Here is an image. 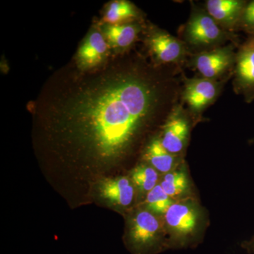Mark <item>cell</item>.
Listing matches in <instances>:
<instances>
[{"label": "cell", "instance_id": "cell-3", "mask_svg": "<svg viewBox=\"0 0 254 254\" xmlns=\"http://www.w3.org/2000/svg\"><path fill=\"white\" fill-rule=\"evenodd\" d=\"M222 31L210 15L196 13L187 25V38L194 46H209L218 41Z\"/></svg>", "mask_w": 254, "mask_h": 254}, {"label": "cell", "instance_id": "cell-7", "mask_svg": "<svg viewBox=\"0 0 254 254\" xmlns=\"http://www.w3.org/2000/svg\"><path fill=\"white\" fill-rule=\"evenodd\" d=\"M148 44L152 53L162 63H173L183 55L181 42L165 32H157L152 35Z\"/></svg>", "mask_w": 254, "mask_h": 254}, {"label": "cell", "instance_id": "cell-1", "mask_svg": "<svg viewBox=\"0 0 254 254\" xmlns=\"http://www.w3.org/2000/svg\"><path fill=\"white\" fill-rule=\"evenodd\" d=\"M158 102L155 85L134 71L83 82L50 108L55 123L103 160L123 154Z\"/></svg>", "mask_w": 254, "mask_h": 254}, {"label": "cell", "instance_id": "cell-17", "mask_svg": "<svg viewBox=\"0 0 254 254\" xmlns=\"http://www.w3.org/2000/svg\"><path fill=\"white\" fill-rule=\"evenodd\" d=\"M160 186L169 196H176L182 194L188 187V181L185 173L174 172L168 173L164 177Z\"/></svg>", "mask_w": 254, "mask_h": 254}, {"label": "cell", "instance_id": "cell-4", "mask_svg": "<svg viewBox=\"0 0 254 254\" xmlns=\"http://www.w3.org/2000/svg\"><path fill=\"white\" fill-rule=\"evenodd\" d=\"M108 48L103 33L92 31L78 49L77 62L80 67L91 68L99 65L104 60Z\"/></svg>", "mask_w": 254, "mask_h": 254}, {"label": "cell", "instance_id": "cell-19", "mask_svg": "<svg viewBox=\"0 0 254 254\" xmlns=\"http://www.w3.org/2000/svg\"><path fill=\"white\" fill-rule=\"evenodd\" d=\"M245 20L248 24L254 27V1H252L246 8Z\"/></svg>", "mask_w": 254, "mask_h": 254}, {"label": "cell", "instance_id": "cell-2", "mask_svg": "<svg viewBox=\"0 0 254 254\" xmlns=\"http://www.w3.org/2000/svg\"><path fill=\"white\" fill-rule=\"evenodd\" d=\"M159 227L158 220L150 212L141 211L137 214L132 222L130 240L138 253L151 248L156 240Z\"/></svg>", "mask_w": 254, "mask_h": 254}, {"label": "cell", "instance_id": "cell-16", "mask_svg": "<svg viewBox=\"0 0 254 254\" xmlns=\"http://www.w3.org/2000/svg\"><path fill=\"white\" fill-rule=\"evenodd\" d=\"M147 206L155 213L165 214L173 204L169 196L160 185H156L148 192L146 198Z\"/></svg>", "mask_w": 254, "mask_h": 254}, {"label": "cell", "instance_id": "cell-8", "mask_svg": "<svg viewBox=\"0 0 254 254\" xmlns=\"http://www.w3.org/2000/svg\"><path fill=\"white\" fill-rule=\"evenodd\" d=\"M189 134V125L185 118L174 115L165 125L161 142L172 154L180 153L185 147Z\"/></svg>", "mask_w": 254, "mask_h": 254}, {"label": "cell", "instance_id": "cell-18", "mask_svg": "<svg viewBox=\"0 0 254 254\" xmlns=\"http://www.w3.org/2000/svg\"><path fill=\"white\" fill-rule=\"evenodd\" d=\"M237 73L242 83L254 84V49L246 50L240 55L237 63Z\"/></svg>", "mask_w": 254, "mask_h": 254}, {"label": "cell", "instance_id": "cell-10", "mask_svg": "<svg viewBox=\"0 0 254 254\" xmlns=\"http://www.w3.org/2000/svg\"><path fill=\"white\" fill-rule=\"evenodd\" d=\"M100 195L115 204L127 206L133 200L134 190L126 177L108 179L100 184Z\"/></svg>", "mask_w": 254, "mask_h": 254}, {"label": "cell", "instance_id": "cell-11", "mask_svg": "<svg viewBox=\"0 0 254 254\" xmlns=\"http://www.w3.org/2000/svg\"><path fill=\"white\" fill-rule=\"evenodd\" d=\"M108 46L115 49H123L131 46L136 39L138 28L130 23L107 24L102 31Z\"/></svg>", "mask_w": 254, "mask_h": 254}, {"label": "cell", "instance_id": "cell-9", "mask_svg": "<svg viewBox=\"0 0 254 254\" xmlns=\"http://www.w3.org/2000/svg\"><path fill=\"white\" fill-rule=\"evenodd\" d=\"M165 215L168 226L178 235H189L196 226V214L185 203H173Z\"/></svg>", "mask_w": 254, "mask_h": 254}, {"label": "cell", "instance_id": "cell-13", "mask_svg": "<svg viewBox=\"0 0 254 254\" xmlns=\"http://www.w3.org/2000/svg\"><path fill=\"white\" fill-rule=\"evenodd\" d=\"M144 157L155 170L163 173H169L175 162L173 154L165 149L160 139L150 142L145 150Z\"/></svg>", "mask_w": 254, "mask_h": 254}, {"label": "cell", "instance_id": "cell-6", "mask_svg": "<svg viewBox=\"0 0 254 254\" xmlns=\"http://www.w3.org/2000/svg\"><path fill=\"white\" fill-rule=\"evenodd\" d=\"M218 95V86L208 78H195L187 83L185 99L193 111L204 109Z\"/></svg>", "mask_w": 254, "mask_h": 254}, {"label": "cell", "instance_id": "cell-5", "mask_svg": "<svg viewBox=\"0 0 254 254\" xmlns=\"http://www.w3.org/2000/svg\"><path fill=\"white\" fill-rule=\"evenodd\" d=\"M232 55L228 48H221L200 53L196 56L195 64L205 78L218 77L231 64Z\"/></svg>", "mask_w": 254, "mask_h": 254}, {"label": "cell", "instance_id": "cell-15", "mask_svg": "<svg viewBox=\"0 0 254 254\" xmlns=\"http://www.w3.org/2000/svg\"><path fill=\"white\" fill-rule=\"evenodd\" d=\"M131 177L137 187L142 190L149 192L156 186L158 175L154 168L141 165L133 170Z\"/></svg>", "mask_w": 254, "mask_h": 254}, {"label": "cell", "instance_id": "cell-12", "mask_svg": "<svg viewBox=\"0 0 254 254\" xmlns=\"http://www.w3.org/2000/svg\"><path fill=\"white\" fill-rule=\"evenodd\" d=\"M206 6L209 15L215 21L230 26L240 16L242 2L238 0H209Z\"/></svg>", "mask_w": 254, "mask_h": 254}, {"label": "cell", "instance_id": "cell-14", "mask_svg": "<svg viewBox=\"0 0 254 254\" xmlns=\"http://www.w3.org/2000/svg\"><path fill=\"white\" fill-rule=\"evenodd\" d=\"M136 16V9L131 3L125 0H118L108 5L105 11L104 21L108 24H121Z\"/></svg>", "mask_w": 254, "mask_h": 254}]
</instances>
